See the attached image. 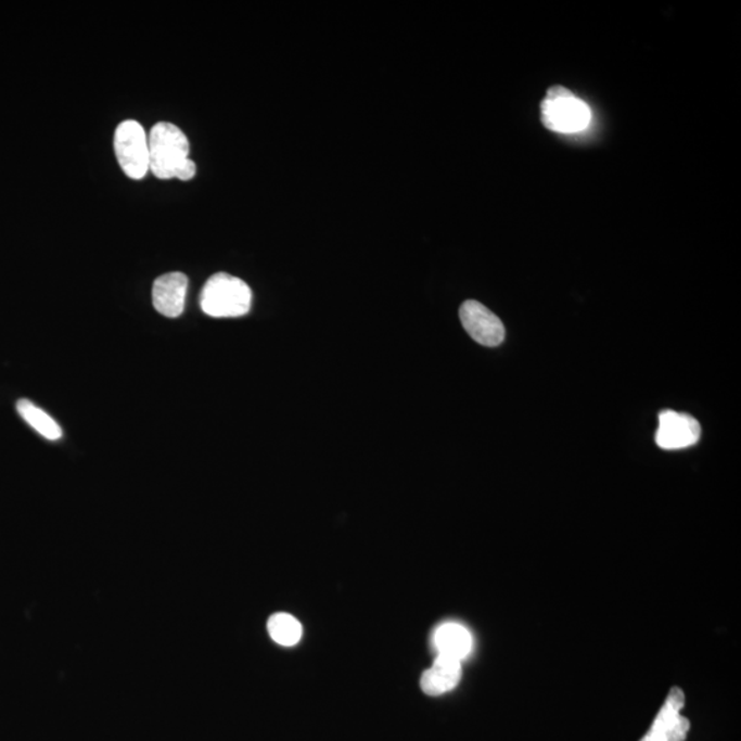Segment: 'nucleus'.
Instances as JSON below:
<instances>
[{
    "mask_svg": "<svg viewBox=\"0 0 741 741\" xmlns=\"http://www.w3.org/2000/svg\"><path fill=\"white\" fill-rule=\"evenodd\" d=\"M150 170L155 178L188 181L194 178L196 165L190 158L186 133L170 123H158L149 135Z\"/></svg>",
    "mask_w": 741,
    "mask_h": 741,
    "instance_id": "f257e3e1",
    "label": "nucleus"
},
{
    "mask_svg": "<svg viewBox=\"0 0 741 741\" xmlns=\"http://www.w3.org/2000/svg\"><path fill=\"white\" fill-rule=\"evenodd\" d=\"M251 288L242 279L225 272L207 279L201 293V309L212 318H240L252 308Z\"/></svg>",
    "mask_w": 741,
    "mask_h": 741,
    "instance_id": "f03ea898",
    "label": "nucleus"
},
{
    "mask_svg": "<svg viewBox=\"0 0 741 741\" xmlns=\"http://www.w3.org/2000/svg\"><path fill=\"white\" fill-rule=\"evenodd\" d=\"M541 120L549 131L575 133L589 126L592 113L587 103L567 88L554 86L541 103Z\"/></svg>",
    "mask_w": 741,
    "mask_h": 741,
    "instance_id": "7ed1b4c3",
    "label": "nucleus"
},
{
    "mask_svg": "<svg viewBox=\"0 0 741 741\" xmlns=\"http://www.w3.org/2000/svg\"><path fill=\"white\" fill-rule=\"evenodd\" d=\"M114 152L124 174L141 180L150 170L149 137L138 122L127 120L114 133Z\"/></svg>",
    "mask_w": 741,
    "mask_h": 741,
    "instance_id": "20e7f679",
    "label": "nucleus"
},
{
    "mask_svg": "<svg viewBox=\"0 0 741 741\" xmlns=\"http://www.w3.org/2000/svg\"><path fill=\"white\" fill-rule=\"evenodd\" d=\"M460 320L471 338L489 347L499 346L506 338L502 321L478 301H465L460 308Z\"/></svg>",
    "mask_w": 741,
    "mask_h": 741,
    "instance_id": "39448f33",
    "label": "nucleus"
},
{
    "mask_svg": "<svg viewBox=\"0 0 741 741\" xmlns=\"http://www.w3.org/2000/svg\"><path fill=\"white\" fill-rule=\"evenodd\" d=\"M683 703L686 697L681 689L673 688L654 725L640 741H686L689 721L681 715Z\"/></svg>",
    "mask_w": 741,
    "mask_h": 741,
    "instance_id": "423d86ee",
    "label": "nucleus"
},
{
    "mask_svg": "<svg viewBox=\"0 0 741 741\" xmlns=\"http://www.w3.org/2000/svg\"><path fill=\"white\" fill-rule=\"evenodd\" d=\"M701 434V424L691 414L663 411L660 414L655 442L662 449L677 450L692 447L699 442Z\"/></svg>",
    "mask_w": 741,
    "mask_h": 741,
    "instance_id": "0eeeda50",
    "label": "nucleus"
},
{
    "mask_svg": "<svg viewBox=\"0 0 741 741\" xmlns=\"http://www.w3.org/2000/svg\"><path fill=\"white\" fill-rule=\"evenodd\" d=\"M189 278L181 272L165 273L154 282L153 305L165 318H179L184 310Z\"/></svg>",
    "mask_w": 741,
    "mask_h": 741,
    "instance_id": "6e6552de",
    "label": "nucleus"
},
{
    "mask_svg": "<svg viewBox=\"0 0 741 741\" xmlns=\"http://www.w3.org/2000/svg\"><path fill=\"white\" fill-rule=\"evenodd\" d=\"M461 678V662L455 657L438 655L434 665L423 673L421 678L422 691L429 697L452 691Z\"/></svg>",
    "mask_w": 741,
    "mask_h": 741,
    "instance_id": "1a4fd4ad",
    "label": "nucleus"
},
{
    "mask_svg": "<svg viewBox=\"0 0 741 741\" xmlns=\"http://www.w3.org/2000/svg\"><path fill=\"white\" fill-rule=\"evenodd\" d=\"M434 647L438 655L463 661L473 650V636L459 624H444L434 634Z\"/></svg>",
    "mask_w": 741,
    "mask_h": 741,
    "instance_id": "9d476101",
    "label": "nucleus"
},
{
    "mask_svg": "<svg viewBox=\"0 0 741 741\" xmlns=\"http://www.w3.org/2000/svg\"><path fill=\"white\" fill-rule=\"evenodd\" d=\"M17 411L20 417L29 424L30 427L39 433L41 437L49 439V442H59L62 437V429L59 423L50 417L43 409L36 407L29 400H20L17 403Z\"/></svg>",
    "mask_w": 741,
    "mask_h": 741,
    "instance_id": "9b49d317",
    "label": "nucleus"
},
{
    "mask_svg": "<svg viewBox=\"0 0 741 741\" xmlns=\"http://www.w3.org/2000/svg\"><path fill=\"white\" fill-rule=\"evenodd\" d=\"M268 631L272 640L283 647H293L303 637V626L298 619L284 613L274 614L269 618Z\"/></svg>",
    "mask_w": 741,
    "mask_h": 741,
    "instance_id": "f8f14e48",
    "label": "nucleus"
}]
</instances>
